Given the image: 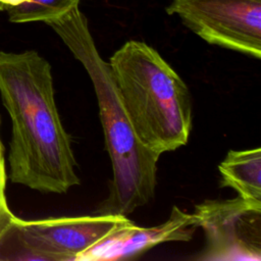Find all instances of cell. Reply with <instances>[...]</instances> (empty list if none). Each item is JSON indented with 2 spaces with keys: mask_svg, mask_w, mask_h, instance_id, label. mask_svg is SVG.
<instances>
[{
  "mask_svg": "<svg viewBox=\"0 0 261 261\" xmlns=\"http://www.w3.org/2000/svg\"><path fill=\"white\" fill-rule=\"evenodd\" d=\"M46 23L87 70L97 97L112 179L108 196L95 213L127 216L154 198L159 156L138 140L113 83L109 63L99 54L79 6Z\"/></svg>",
  "mask_w": 261,
  "mask_h": 261,
  "instance_id": "2",
  "label": "cell"
},
{
  "mask_svg": "<svg viewBox=\"0 0 261 261\" xmlns=\"http://www.w3.org/2000/svg\"><path fill=\"white\" fill-rule=\"evenodd\" d=\"M166 12L211 45L261 58V0H171Z\"/></svg>",
  "mask_w": 261,
  "mask_h": 261,
  "instance_id": "4",
  "label": "cell"
},
{
  "mask_svg": "<svg viewBox=\"0 0 261 261\" xmlns=\"http://www.w3.org/2000/svg\"><path fill=\"white\" fill-rule=\"evenodd\" d=\"M220 187L231 188L238 196L261 206V149L230 150L219 163Z\"/></svg>",
  "mask_w": 261,
  "mask_h": 261,
  "instance_id": "8",
  "label": "cell"
},
{
  "mask_svg": "<svg viewBox=\"0 0 261 261\" xmlns=\"http://www.w3.org/2000/svg\"><path fill=\"white\" fill-rule=\"evenodd\" d=\"M192 213L173 206L164 222L141 227L130 220L112 230L94 247L80 255L76 261H110L137 257L156 245L166 242H187L197 229Z\"/></svg>",
  "mask_w": 261,
  "mask_h": 261,
  "instance_id": "7",
  "label": "cell"
},
{
  "mask_svg": "<svg viewBox=\"0 0 261 261\" xmlns=\"http://www.w3.org/2000/svg\"><path fill=\"white\" fill-rule=\"evenodd\" d=\"M1 124V117H0ZM6 180H7V171L5 165L4 158V147L0 137V236L3 231L8 227L12 219L14 218V214L10 211L7 200H6Z\"/></svg>",
  "mask_w": 261,
  "mask_h": 261,
  "instance_id": "10",
  "label": "cell"
},
{
  "mask_svg": "<svg viewBox=\"0 0 261 261\" xmlns=\"http://www.w3.org/2000/svg\"><path fill=\"white\" fill-rule=\"evenodd\" d=\"M192 214L205 234V247L197 260H261V206L238 196L206 200Z\"/></svg>",
  "mask_w": 261,
  "mask_h": 261,
  "instance_id": "5",
  "label": "cell"
},
{
  "mask_svg": "<svg viewBox=\"0 0 261 261\" xmlns=\"http://www.w3.org/2000/svg\"><path fill=\"white\" fill-rule=\"evenodd\" d=\"M108 63L140 143L157 156L185 146L192 130V99L171 65L157 50L135 40L125 42Z\"/></svg>",
  "mask_w": 261,
  "mask_h": 261,
  "instance_id": "3",
  "label": "cell"
},
{
  "mask_svg": "<svg viewBox=\"0 0 261 261\" xmlns=\"http://www.w3.org/2000/svg\"><path fill=\"white\" fill-rule=\"evenodd\" d=\"M21 2L22 0H0V11H6Z\"/></svg>",
  "mask_w": 261,
  "mask_h": 261,
  "instance_id": "11",
  "label": "cell"
},
{
  "mask_svg": "<svg viewBox=\"0 0 261 261\" xmlns=\"http://www.w3.org/2000/svg\"><path fill=\"white\" fill-rule=\"evenodd\" d=\"M81 0H22V2L6 10L8 19L14 23H27L53 20L74 6Z\"/></svg>",
  "mask_w": 261,
  "mask_h": 261,
  "instance_id": "9",
  "label": "cell"
},
{
  "mask_svg": "<svg viewBox=\"0 0 261 261\" xmlns=\"http://www.w3.org/2000/svg\"><path fill=\"white\" fill-rule=\"evenodd\" d=\"M30 260L76 261L118 226L130 221L123 215L51 217L24 220L15 216Z\"/></svg>",
  "mask_w": 261,
  "mask_h": 261,
  "instance_id": "6",
  "label": "cell"
},
{
  "mask_svg": "<svg viewBox=\"0 0 261 261\" xmlns=\"http://www.w3.org/2000/svg\"><path fill=\"white\" fill-rule=\"evenodd\" d=\"M0 95L11 121L8 178L42 193L66 194L79 186L48 60L35 50L0 51Z\"/></svg>",
  "mask_w": 261,
  "mask_h": 261,
  "instance_id": "1",
  "label": "cell"
}]
</instances>
